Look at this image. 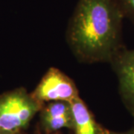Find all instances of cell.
<instances>
[{"label": "cell", "instance_id": "obj_1", "mask_svg": "<svg viewBox=\"0 0 134 134\" xmlns=\"http://www.w3.org/2000/svg\"><path fill=\"white\" fill-rule=\"evenodd\" d=\"M125 19L115 0H78L66 30L68 45L81 63H110L124 47Z\"/></svg>", "mask_w": 134, "mask_h": 134}, {"label": "cell", "instance_id": "obj_2", "mask_svg": "<svg viewBox=\"0 0 134 134\" xmlns=\"http://www.w3.org/2000/svg\"><path fill=\"white\" fill-rule=\"evenodd\" d=\"M43 106L19 87L0 95V130L17 134L25 130Z\"/></svg>", "mask_w": 134, "mask_h": 134}, {"label": "cell", "instance_id": "obj_3", "mask_svg": "<svg viewBox=\"0 0 134 134\" xmlns=\"http://www.w3.org/2000/svg\"><path fill=\"white\" fill-rule=\"evenodd\" d=\"M31 95L40 105L53 102H72L79 98L75 82L58 68L51 67Z\"/></svg>", "mask_w": 134, "mask_h": 134}, {"label": "cell", "instance_id": "obj_4", "mask_svg": "<svg viewBox=\"0 0 134 134\" xmlns=\"http://www.w3.org/2000/svg\"><path fill=\"white\" fill-rule=\"evenodd\" d=\"M110 63L119 81L121 100L134 117V49H127L124 46Z\"/></svg>", "mask_w": 134, "mask_h": 134}, {"label": "cell", "instance_id": "obj_5", "mask_svg": "<svg viewBox=\"0 0 134 134\" xmlns=\"http://www.w3.org/2000/svg\"><path fill=\"white\" fill-rule=\"evenodd\" d=\"M39 113V130L42 134L55 133L63 128L73 130V115L69 102H49L44 104Z\"/></svg>", "mask_w": 134, "mask_h": 134}, {"label": "cell", "instance_id": "obj_6", "mask_svg": "<svg viewBox=\"0 0 134 134\" xmlns=\"http://www.w3.org/2000/svg\"><path fill=\"white\" fill-rule=\"evenodd\" d=\"M75 134H104L105 128L97 122L94 115L81 98L70 102Z\"/></svg>", "mask_w": 134, "mask_h": 134}, {"label": "cell", "instance_id": "obj_7", "mask_svg": "<svg viewBox=\"0 0 134 134\" xmlns=\"http://www.w3.org/2000/svg\"><path fill=\"white\" fill-rule=\"evenodd\" d=\"M124 18L130 19L134 24V0H115Z\"/></svg>", "mask_w": 134, "mask_h": 134}, {"label": "cell", "instance_id": "obj_8", "mask_svg": "<svg viewBox=\"0 0 134 134\" xmlns=\"http://www.w3.org/2000/svg\"><path fill=\"white\" fill-rule=\"evenodd\" d=\"M104 134H134V128L128 130L127 131H124V132H115V131H112L105 128Z\"/></svg>", "mask_w": 134, "mask_h": 134}, {"label": "cell", "instance_id": "obj_9", "mask_svg": "<svg viewBox=\"0 0 134 134\" xmlns=\"http://www.w3.org/2000/svg\"><path fill=\"white\" fill-rule=\"evenodd\" d=\"M36 134H42V133L40 132V130L37 129ZM53 134H62V133H61V132H60V131H59V132H57V133H53Z\"/></svg>", "mask_w": 134, "mask_h": 134}, {"label": "cell", "instance_id": "obj_10", "mask_svg": "<svg viewBox=\"0 0 134 134\" xmlns=\"http://www.w3.org/2000/svg\"><path fill=\"white\" fill-rule=\"evenodd\" d=\"M0 134H13V133H6V132H4V131H1L0 130ZM18 134V133H17Z\"/></svg>", "mask_w": 134, "mask_h": 134}, {"label": "cell", "instance_id": "obj_11", "mask_svg": "<svg viewBox=\"0 0 134 134\" xmlns=\"http://www.w3.org/2000/svg\"><path fill=\"white\" fill-rule=\"evenodd\" d=\"M18 134H22V133H18Z\"/></svg>", "mask_w": 134, "mask_h": 134}]
</instances>
